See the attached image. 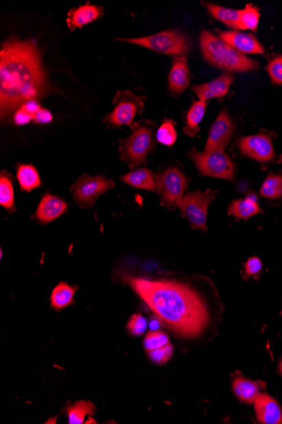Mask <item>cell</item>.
Segmentation results:
<instances>
[{
	"label": "cell",
	"mask_w": 282,
	"mask_h": 424,
	"mask_svg": "<svg viewBox=\"0 0 282 424\" xmlns=\"http://www.w3.org/2000/svg\"><path fill=\"white\" fill-rule=\"evenodd\" d=\"M124 280L181 338L193 339L206 335L222 312L217 289L207 277L199 284L131 276H124Z\"/></svg>",
	"instance_id": "6da1fadb"
},
{
	"label": "cell",
	"mask_w": 282,
	"mask_h": 424,
	"mask_svg": "<svg viewBox=\"0 0 282 424\" xmlns=\"http://www.w3.org/2000/svg\"><path fill=\"white\" fill-rule=\"evenodd\" d=\"M41 52L34 40L12 36L0 51V114L8 120L22 105L49 92Z\"/></svg>",
	"instance_id": "7a4b0ae2"
},
{
	"label": "cell",
	"mask_w": 282,
	"mask_h": 424,
	"mask_svg": "<svg viewBox=\"0 0 282 424\" xmlns=\"http://www.w3.org/2000/svg\"><path fill=\"white\" fill-rule=\"evenodd\" d=\"M200 46L204 60L226 72H248L259 68L258 61L239 53L211 32H201Z\"/></svg>",
	"instance_id": "3957f363"
},
{
	"label": "cell",
	"mask_w": 282,
	"mask_h": 424,
	"mask_svg": "<svg viewBox=\"0 0 282 424\" xmlns=\"http://www.w3.org/2000/svg\"><path fill=\"white\" fill-rule=\"evenodd\" d=\"M156 124L140 120L131 126L129 137L119 140L120 158L131 170L148 163V157L156 147Z\"/></svg>",
	"instance_id": "277c9868"
},
{
	"label": "cell",
	"mask_w": 282,
	"mask_h": 424,
	"mask_svg": "<svg viewBox=\"0 0 282 424\" xmlns=\"http://www.w3.org/2000/svg\"><path fill=\"white\" fill-rule=\"evenodd\" d=\"M120 42L129 43L171 56L188 54L191 41L188 36L177 30H167L142 38H117Z\"/></svg>",
	"instance_id": "5b68a950"
},
{
	"label": "cell",
	"mask_w": 282,
	"mask_h": 424,
	"mask_svg": "<svg viewBox=\"0 0 282 424\" xmlns=\"http://www.w3.org/2000/svg\"><path fill=\"white\" fill-rule=\"evenodd\" d=\"M155 178L161 202L168 210H173L184 197L188 188L189 178L181 168L175 164L157 170Z\"/></svg>",
	"instance_id": "8992f818"
},
{
	"label": "cell",
	"mask_w": 282,
	"mask_h": 424,
	"mask_svg": "<svg viewBox=\"0 0 282 424\" xmlns=\"http://www.w3.org/2000/svg\"><path fill=\"white\" fill-rule=\"evenodd\" d=\"M189 156L200 175L233 181L236 164L224 151L199 152L193 148Z\"/></svg>",
	"instance_id": "52a82bcc"
},
{
	"label": "cell",
	"mask_w": 282,
	"mask_h": 424,
	"mask_svg": "<svg viewBox=\"0 0 282 424\" xmlns=\"http://www.w3.org/2000/svg\"><path fill=\"white\" fill-rule=\"evenodd\" d=\"M218 191L207 189L202 192L187 193L179 201L177 207L180 210L182 216L189 222L193 229L207 232V215L209 207L213 202Z\"/></svg>",
	"instance_id": "ba28073f"
},
{
	"label": "cell",
	"mask_w": 282,
	"mask_h": 424,
	"mask_svg": "<svg viewBox=\"0 0 282 424\" xmlns=\"http://www.w3.org/2000/svg\"><path fill=\"white\" fill-rule=\"evenodd\" d=\"M113 109L105 116L104 122L109 126H131L134 117L144 111V100L130 90L118 91L113 100Z\"/></svg>",
	"instance_id": "9c48e42d"
},
{
	"label": "cell",
	"mask_w": 282,
	"mask_h": 424,
	"mask_svg": "<svg viewBox=\"0 0 282 424\" xmlns=\"http://www.w3.org/2000/svg\"><path fill=\"white\" fill-rule=\"evenodd\" d=\"M115 182L102 175H83L71 186L73 197L82 208L93 207L98 197L115 188Z\"/></svg>",
	"instance_id": "30bf717a"
},
{
	"label": "cell",
	"mask_w": 282,
	"mask_h": 424,
	"mask_svg": "<svg viewBox=\"0 0 282 424\" xmlns=\"http://www.w3.org/2000/svg\"><path fill=\"white\" fill-rule=\"evenodd\" d=\"M239 148L244 155L261 164H269L277 159L272 138L263 133L242 137Z\"/></svg>",
	"instance_id": "8fae6325"
},
{
	"label": "cell",
	"mask_w": 282,
	"mask_h": 424,
	"mask_svg": "<svg viewBox=\"0 0 282 424\" xmlns=\"http://www.w3.org/2000/svg\"><path fill=\"white\" fill-rule=\"evenodd\" d=\"M234 131H235V124L228 113L223 109L209 131L204 151H224L232 140Z\"/></svg>",
	"instance_id": "7c38bea8"
},
{
	"label": "cell",
	"mask_w": 282,
	"mask_h": 424,
	"mask_svg": "<svg viewBox=\"0 0 282 424\" xmlns=\"http://www.w3.org/2000/svg\"><path fill=\"white\" fill-rule=\"evenodd\" d=\"M234 80L235 76L232 73L224 72L211 82L193 86L191 89L199 100L207 102L212 98H221L228 95Z\"/></svg>",
	"instance_id": "4fadbf2b"
},
{
	"label": "cell",
	"mask_w": 282,
	"mask_h": 424,
	"mask_svg": "<svg viewBox=\"0 0 282 424\" xmlns=\"http://www.w3.org/2000/svg\"><path fill=\"white\" fill-rule=\"evenodd\" d=\"M219 38L239 53L245 54H262L265 49L254 35L239 31L219 32Z\"/></svg>",
	"instance_id": "5bb4252c"
},
{
	"label": "cell",
	"mask_w": 282,
	"mask_h": 424,
	"mask_svg": "<svg viewBox=\"0 0 282 424\" xmlns=\"http://www.w3.org/2000/svg\"><path fill=\"white\" fill-rule=\"evenodd\" d=\"M190 82V71L187 54L173 58L169 76H168V87L174 96L178 97L185 92Z\"/></svg>",
	"instance_id": "9a60e30c"
},
{
	"label": "cell",
	"mask_w": 282,
	"mask_h": 424,
	"mask_svg": "<svg viewBox=\"0 0 282 424\" xmlns=\"http://www.w3.org/2000/svg\"><path fill=\"white\" fill-rule=\"evenodd\" d=\"M256 418L263 424L282 423V412L280 405L272 397L265 393H259L255 401Z\"/></svg>",
	"instance_id": "2e32d148"
},
{
	"label": "cell",
	"mask_w": 282,
	"mask_h": 424,
	"mask_svg": "<svg viewBox=\"0 0 282 424\" xmlns=\"http://www.w3.org/2000/svg\"><path fill=\"white\" fill-rule=\"evenodd\" d=\"M102 14H104L102 7L91 5L90 2H86V5L69 10L66 23L69 30L74 31L76 28H82L84 25L93 23Z\"/></svg>",
	"instance_id": "e0dca14e"
},
{
	"label": "cell",
	"mask_w": 282,
	"mask_h": 424,
	"mask_svg": "<svg viewBox=\"0 0 282 424\" xmlns=\"http://www.w3.org/2000/svg\"><path fill=\"white\" fill-rule=\"evenodd\" d=\"M67 210L63 200L52 194L44 195L36 210L35 216L43 224L55 221Z\"/></svg>",
	"instance_id": "ac0fdd59"
},
{
	"label": "cell",
	"mask_w": 282,
	"mask_h": 424,
	"mask_svg": "<svg viewBox=\"0 0 282 424\" xmlns=\"http://www.w3.org/2000/svg\"><path fill=\"white\" fill-rule=\"evenodd\" d=\"M121 180L132 188L146 190L152 192H157L155 175L146 168L134 170L126 175H121Z\"/></svg>",
	"instance_id": "d6986e66"
},
{
	"label": "cell",
	"mask_w": 282,
	"mask_h": 424,
	"mask_svg": "<svg viewBox=\"0 0 282 424\" xmlns=\"http://www.w3.org/2000/svg\"><path fill=\"white\" fill-rule=\"evenodd\" d=\"M208 12L212 16L223 24L232 28L233 31H239L241 10L226 8V7L214 5V3L204 2Z\"/></svg>",
	"instance_id": "ffe728a7"
},
{
	"label": "cell",
	"mask_w": 282,
	"mask_h": 424,
	"mask_svg": "<svg viewBox=\"0 0 282 424\" xmlns=\"http://www.w3.org/2000/svg\"><path fill=\"white\" fill-rule=\"evenodd\" d=\"M207 108V102L198 100L193 102L186 116V123L184 127L185 134L190 137H195L200 128L201 120H203Z\"/></svg>",
	"instance_id": "44dd1931"
},
{
	"label": "cell",
	"mask_w": 282,
	"mask_h": 424,
	"mask_svg": "<svg viewBox=\"0 0 282 424\" xmlns=\"http://www.w3.org/2000/svg\"><path fill=\"white\" fill-rule=\"evenodd\" d=\"M259 389H261V386L259 382L252 381V380L241 377V376L233 380V392L240 401L245 403H254L259 393Z\"/></svg>",
	"instance_id": "7402d4cb"
},
{
	"label": "cell",
	"mask_w": 282,
	"mask_h": 424,
	"mask_svg": "<svg viewBox=\"0 0 282 424\" xmlns=\"http://www.w3.org/2000/svg\"><path fill=\"white\" fill-rule=\"evenodd\" d=\"M228 214L237 219H248L261 214L263 210L257 201L251 197L233 201L228 207Z\"/></svg>",
	"instance_id": "603a6c76"
},
{
	"label": "cell",
	"mask_w": 282,
	"mask_h": 424,
	"mask_svg": "<svg viewBox=\"0 0 282 424\" xmlns=\"http://www.w3.org/2000/svg\"><path fill=\"white\" fill-rule=\"evenodd\" d=\"M16 178L22 191L25 192H31L42 184L38 170L32 164H21L17 169Z\"/></svg>",
	"instance_id": "cb8c5ba5"
},
{
	"label": "cell",
	"mask_w": 282,
	"mask_h": 424,
	"mask_svg": "<svg viewBox=\"0 0 282 424\" xmlns=\"http://www.w3.org/2000/svg\"><path fill=\"white\" fill-rule=\"evenodd\" d=\"M75 293V289L68 284L61 282L58 284L56 287L54 289L52 295H51V305L54 309H63L71 304L73 300H74V295Z\"/></svg>",
	"instance_id": "d4e9b609"
},
{
	"label": "cell",
	"mask_w": 282,
	"mask_h": 424,
	"mask_svg": "<svg viewBox=\"0 0 282 424\" xmlns=\"http://www.w3.org/2000/svg\"><path fill=\"white\" fill-rule=\"evenodd\" d=\"M259 193L269 200L282 199V174L270 173L267 175Z\"/></svg>",
	"instance_id": "484cf974"
},
{
	"label": "cell",
	"mask_w": 282,
	"mask_h": 424,
	"mask_svg": "<svg viewBox=\"0 0 282 424\" xmlns=\"http://www.w3.org/2000/svg\"><path fill=\"white\" fill-rule=\"evenodd\" d=\"M13 182L6 171H2L0 177V204L10 213L16 211L14 208Z\"/></svg>",
	"instance_id": "4316f807"
},
{
	"label": "cell",
	"mask_w": 282,
	"mask_h": 424,
	"mask_svg": "<svg viewBox=\"0 0 282 424\" xmlns=\"http://www.w3.org/2000/svg\"><path fill=\"white\" fill-rule=\"evenodd\" d=\"M94 405L90 401H77L75 405L67 408L69 424H82L86 415H93Z\"/></svg>",
	"instance_id": "83f0119b"
},
{
	"label": "cell",
	"mask_w": 282,
	"mask_h": 424,
	"mask_svg": "<svg viewBox=\"0 0 282 424\" xmlns=\"http://www.w3.org/2000/svg\"><path fill=\"white\" fill-rule=\"evenodd\" d=\"M261 19V13L258 8L252 5H247L241 10L239 28L240 30L256 31Z\"/></svg>",
	"instance_id": "f1b7e54d"
},
{
	"label": "cell",
	"mask_w": 282,
	"mask_h": 424,
	"mask_svg": "<svg viewBox=\"0 0 282 424\" xmlns=\"http://www.w3.org/2000/svg\"><path fill=\"white\" fill-rule=\"evenodd\" d=\"M177 136L175 123L170 119L164 120L162 125L156 131V140L167 147H171L175 144Z\"/></svg>",
	"instance_id": "f546056e"
},
{
	"label": "cell",
	"mask_w": 282,
	"mask_h": 424,
	"mask_svg": "<svg viewBox=\"0 0 282 424\" xmlns=\"http://www.w3.org/2000/svg\"><path fill=\"white\" fill-rule=\"evenodd\" d=\"M167 344H169V338L166 333L160 331L149 332L144 339V346L148 353L162 348Z\"/></svg>",
	"instance_id": "4dcf8cb0"
},
{
	"label": "cell",
	"mask_w": 282,
	"mask_h": 424,
	"mask_svg": "<svg viewBox=\"0 0 282 424\" xmlns=\"http://www.w3.org/2000/svg\"><path fill=\"white\" fill-rule=\"evenodd\" d=\"M148 321L141 314L132 315L129 323L127 324V330L131 335L139 336L145 334L148 328Z\"/></svg>",
	"instance_id": "1f68e13d"
},
{
	"label": "cell",
	"mask_w": 282,
	"mask_h": 424,
	"mask_svg": "<svg viewBox=\"0 0 282 424\" xmlns=\"http://www.w3.org/2000/svg\"><path fill=\"white\" fill-rule=\"evenodd\" d=\"M266 69L272 82L276 85H282V56L272 58Z\"/></svg>",
	"instance_id": "d6a6232c"
},
{
	"label": "cell",
	"mask_w": 282,
	"mask_h": 424,
	"mask_svg": "<svg viewBox=\"0 0 282 424\" xmlns=\"http://www.w3.org/2000/svg\"><path fill=\"white\" fill-rule=\"evenodd\" d=\"M174 353V346L169 344L162 347V348L156 349L149 352V357L153 363L157 364H163L167 363L170 359Z\"/></svg>",
	"instance_id": "836d02e7"
},
{
	"label": "cell",
	"mask_w": 282,
	"mask_h": 424,
	"mask_svg": "<svg viewBox=\"0 0 282 424\" xmlns=\"http://www.w3.org/2000/svg\"><path fill=\"white\" fill-rule=\"evenodd\" d=\"M263 265L257 257H252L248 259L245 265V275L247 277L255 276L262 271Z\"/></svg>",
	"instance_id": "e575fe53"
},
{
	"label": "cell",
	"mask_w": 282,
	"mask_h": 424,
	"mask_svg": "<svg viewBox=\"0 0 282 424\" xmlns=\"http://www.w3.org/2000/svg\"><path fill=\"white\" fill-rule=\"evenodd\" d=\"M12 117L13 122L16 124V126L27 125V124L30 122L32 120L34 119L33 115L29 114L28 112L24 111V109L21 108L18 109Z\"/></svg>",
	"instance_id": "d590c367"
},
{
	"label": "cell",
	"mask_w": 282,
	"mask_h": 424,
	"mask_svg": "<svg viewBox=\"0 0 282 424\" xmlns=\"http://www.w3.org/2000/svg\"><path fill=\"white\" fill-rule=\"evenodd\" d=\"M34 122L36 124H49L53 120V115L49 111L46 109L41 108L39 109L34 116Z\"/></svg>",
	"instance_id": "8d00e7d4"
},
{
	"label": "cell",
	"mask_w": 282,
	"mask_h": 424,
	"mask_svg": "<svg viewBox=\"0 0 282 424\" xmlns=\"http://www.w3.org/2000/svg\"><path fill=\"white\" fill-rule=\"evenodd\" d=\"M21 108L23 109L24 111L28 112L29 114H31L33 117H34L36 112H38L42 107L40 106L38 100H30L22 105Z\"/></svg>",
	"instance_id": "74e56055"
},
{
	"label": "cell",
	"mask_w": 282,
	"mask_h": 424,
	"mask_svg": "<svg viewBox=\"0 0 282 424\" xmlns=\"http://www.w3.org/2000/svg\"><path fill=\"white\" fill-rule=\"evenodd\" d=\"M163 325V322L160 317H152L149 320L148 326L150 331H159V328L162 327Z\"/></svg>",
	"instance_id": "f35d334b"
},
{
	"label": "cell",
	"mask_w": 282,
	"mask_h": 424,
	"mask_svg": "<svg viewBox=\"0 0 282 424\" xmlns=\"http://www.w3.org/2000/svg\"><path fill=\"white\" fill-rule=\"evenodd\" d=\"M279 369H280V372H281V374H282V361H281V363H280V365H279Z\"/></svg>",
	"instance_id": "ab89813d"
}]
</instances>
